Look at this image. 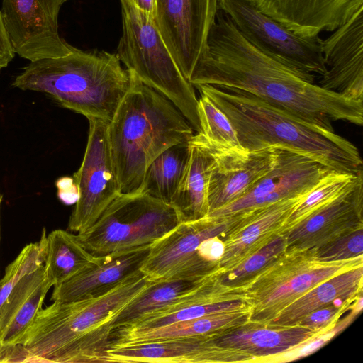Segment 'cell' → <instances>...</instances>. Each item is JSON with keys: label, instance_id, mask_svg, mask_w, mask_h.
Instances as JSON below:
<instances>
[{"label": "cell", "instance_id": "obj_1", "mask_svg": "<svg viewBox=\"0 0 363 363\" xmlns=\"http://www.w3.org/2000/svg\"><path fill=\"white\" fill-rule=\"evenodd\" d=\"M315 75L263 53L218 9L206 49L189 82L250 94L311 126L328 138L350 141L335 133L333 121L363 124V101L354 100L314 84Z\"/></svg>", "mask_w": 363, "mask_h": 363}, {"label": "cell", "instance_id": "obj_2", "mask_svg": "<svg viewBox=\"0 0 363 363\" xmlns=\"http://www.w3.org/2000/svg\"><path fill=\"white\" fill-rule=\"evenodd\" d=\"M152 281L139 271L106 293L41 308L0 363H101L118 313Z\"/></svg>", "mask_w": 363, "mask_h": 363}, {"label": "cell", "instance_id": "obj_3", "mask_svg": "<svg viewBox=\"0 0 363 363\" xmlns=\"http://www.w3.org/2000/svg\"><path fill=\"white\" fill-rule=\"evenodd\" d=\"M229 119L240 145L250 151L286 149L330 171L358 174L363 162L357 147L332 140L286 112L247 93L209 84L194 86Z\"/></svg>", "mask_w": 363, "mask_h": 363}, {"label": "cell", "instance_id": "obj_4", "mask_svg": "<svg viewBox=\"0 0 363 363\" xmlns=\"http://www.w3.org/2000/svg\"><path fill=\"white\" fill-rule=\"evenodd\" d=\"M130 72V89L108 123L111 157L121 194H125L142 193L146 169L154 159L194 135L170 100Z\"/></svg>", "mask_w": 363, "mask_h": 363}, {"label": "cell", "instance_id": "obj_5", "mask_svg": "<svg viewBox=\"0 0 363 363\" xmlns=\"http://www.w3.org/2000/svg\"><path fill=\"white\" fill-rule=\"evenodd\" d=\"M131 82L117 54L74 47L67 55L30 62L12 85L45 93L64 108L108 123Z\"/></svg>", "mask_w": 363, "mask_h": 363}, {"label": "cell", "instance_id": "obj_6", "mask_svg": "<svg viewBox=\"0 0 363 363\" xmlns=\"http://www.w3.org/2000/svg\"><path fill=\"white\" fill-rule=\"evenodd\" d=\"M123 34L117 55L143 84L170 100L194 130L201 132L194 86L173 59L152 17L131 0H119Z\"/></svg>", "mask_w": 363, "mask_h": 363}, {"label": "cell", "instance_id": "obj_7", "mask_svg": "<svg viewBox=\"0 0 363 363\" xmlns=\"http://www.w3.org/2000/svg\"><path fill=\"white\" fill-rule=\"evenodd\" d=\"M363 266V255L324 262L311 250L286 248L243 284L249 321L267 323L289 304L320 282Z\"/></svg>", "mask_w": 363, "mask_h": 363}, {"label": "cell", "instance_id": "obj_8", "mask_svg": "<svg viewBox=\"0 0 363 363\" xmlns=\"http://www.w3.org/2000/svg\"><path fill=\"white\" fill-rule=\"evenodd\" d=\"M182 221L172 204L144 192L120 194L77 236L92 255L104 257L150 245Z\"/></svg>", "mask_w": 363, "mask_h": 363}, {"label": "cell", "instance_id": "obj_9", "mask_svg": "<svg viewBox=\"0 0 363 363\" xmlns=\"http://www.w3.org/2000/svg\"><path fill=\"white\" fill-rule=\"evenodd\" d=\"M242 213L224 218L182 221L155 241L140 267L151 281L200 280L218 270V264L204 256L201 244L213 237H223L240 220Z\"/></svg>", "mask_w": 363, "mask_h": 363}, {"label": "cell", "instance_id": "obj_10", "mask_svg": "<svg viewBox=\"0 0 363 363\" xmlns=\"http://www.w3.org/2000/svg\"><path fill=\"white\" fill-rule=\"evenodd\" d=\"M218 9L257 49L293 68L323 76V40L303 36L261 11L248 0H218Z\"/></svg>", "mask_w": 363, "mask_h": 363}, {"label": "cell", "instance_id": "obj_11", "mask_svg": "<svg viewBox=\"0 0 363 363\" xmlns=\"http://www.w3.org/2000/svg\"><path fill=\"white\" fill-rule=\"evenodd\" d=\"M87 119L88 141L72 179L78 199L68 223V228L78 233L90 228L121 194L108 140V123L98 118Z\"/></svg>", "mask_w": 363, "mask_h": 363}, {"label": "cell", "instance_id": "obj_12", "mask_svg": "<svg viewBox=\"0 0 363 363\" xmlns=\"http://www.w3.org/2000/svg\"><path fill=\"white\" fill-rule=\"evenodd\" d=\"M218 10V0H155L154 23L188 81L206 49Z\"/></svg>", "mask_w": 363, "mask_h": 363}, {"label": "cell", "instance_id": "obj_13", "mask_svg": "<svg viewBox=\"0 0 363 363\" xmlns=\"http://www.w3.org/2000/svg\"><path fill=\"white\" fill-rule=\"evenodd\" d=\"M68 0H2L4 25L15 53L30 62L69 54L74 47L58 31V15Z\"/></svg>", "mask_w": 363, "mask_h": 363}, {"label": "cell", "instance_id": "obj_14", "mask_svg": "<svg viewBox=\"0 0 363 363\" xmlns=\"http://www.w3.org/2000/svg\"><path fill=\"white\" fill-rule=\"evenodd\" d=\"M329 171L304 156L279 148L274 167L245 194L207 216L224 218L306 194Z\"/></svg>", "mask_w": 363, "mask_h": 363}, {"label": "cell", "instance_id": "obj_15", "mask_svg": "<svg viewBox=\"0 0 363 363\" xmlns=\"http://www.w3.org/2000/svg\"><path fill=\"white\" fill-rule=\"evenodd\" d=\"M208 143L214 157L208 181V214L242 197L278 159V147L250 151Z\"/></svg>", "mask_w": 363, "mask_h": 363}, {"label": "cell", "instance_id": "obj_16", "mask_svg": "<svg viewBox=\"0 0 363 363\" xmlns=\"http://www.w3.org/2000/svg\"><path fill=\"white\" fill-rule=\"evenodd\" d=\"M363 5L322 41L326 67L319 86L363 101Z\"/></svg>", "mask_w": 363, "mask_h": 363}, {"label": "cell", "instance_id": "obj_17", "mask_svg": "<svg viewBox=\"0 0 363 363\" xmlns=\"http://www.w3.org/2000/svg\"><path fill=\"white\" fill-rule=\"evenodd\" d=\"M363 172L340 196L281 235L287 247L315 250L363 228Z\"/></svg>", "mask_w": 363, "mask_h": 363}, {"label": "cell", "instance_id": "obj_18", "mask_svg": "<svg viewBox=\"0 0 363 363\" xmlns=\"http://www.w3.org/2000/svg\"><path fill=\"white\" fill-rule=\"evenodd\" d=\"M320 332L298 325L274 327L247 321L208 335V337L229 354L232 362L260 363L264 358L296 347Z\"/></svg>", "mask_w": 363, "mask_h": 363}, {"label": "cell", "instance_id": "obj_19", "mask_svg": "<svg viewBox=\"0 0 363 363\" xmlns=\"http://www.w3.org/2000/svg\"><path fill=\"white\" fill-rule=\"evenodd\" d=\"M306 194L242 211L240 220L222 238L223 253L218 270L233 268L268 243L278 234L294 205Z\"/></svg>", "mask_w": 363, "mask_h": 363}, {"label": "cell", "instance_id": "obj_20", "mask_svg": "<svg viewBox=\"0 0 363 363\" xmlns=\"http://www.w3.org/2000/svg\"><path fill=\"white\" fill-rule=\"evenodd\" d=\"M150 246L102 257L99 263L55 286L51 300L74 301L106 293L140 271Z\"/></svg>", "mask_w": 363, "mask_h": 363}, {"label": "cell", "instance_id": "obj_21", "mask_svg": "<svg viewBox=\"0 0 363 363\" xmlns=\"http://www.w3.org/2000/svg\"><path fill=\"white\" fill-rule=\"evenodd\" d=\"M107 362L218 363L225 352L206 336L111 346Z\"/></svg>", "mask_w": 363, "mask_h": 363}, {"label": "cell", "instance_id": "obj_22", "mask_svg": "<svg viewBox=\"0 0 363 363\" xmlns=\"http://www.w3.org/2000/svg\"><path fill=\"white\" fill-rule=\"evenodd\" d=\"M189 150L186 168L171 202L182 221L208 216V181L214 162L211 148L201 133L189 141Z\"/></svg>", "mask_w": 363, "mask_h": 363}, {"label": "cell", "instance_id": "obj_23", "mask_svg": "<svg viewBox=\"0 0 363 363\" xmlns=\"http://www.w3.org/2000/svg\"><path fill=\"white\" fill-rule=\"evenodd\" d=\"M52 286L44 264L16 285L0 308V350L13 345L29 326Z\"/></svg>", "mask_w": 363, "mask_h": 363}, {"label": "cell", "instance_id": "obj_24", "mask_svg": "<svg viewBox=\"0 0 363 363\" xmlns=\"http://www.w3.org/2000/svg\"><path fill=\"white\" fill-rule=\"evenodd\" d=\"M363 266L335 275L315 286L265 323L291 327L311 312L337 301L357 298L362 294Z\"/></svg>", "mask_w": 363, "mask_h": 363}, {"label": "cell", "instance_id": "obj_25", "mask_svg": "<svg viewBox=\"0 0 363 363\" xmlns=\"http://www.w3.org/2000/svg\"><path fill=\"white\" fill-rule=\"evenodd\" d=\"M250 308L228 311L175 322L144 330L118 328L113 332L112 345L206 336L249 321Z\"/></svg>", "mask_w": 363, "mask_h": 363}, {"label": "cell", "instance_id": "obj_26", "mask_svg": "<svg viewBox=\"0 0 363 363\" xmlns=\"http://www.w3.org/2000/svg\"><path fill=\"white\" fill-rule=\"evenodd\" d=\"M101 259L89 252L77 235L57 229L46 236L44 267L53 286L99 263Z\"/></svg>", "mask_w": 363, "mask_h": 363}, {"label": "cell", "instance_id": "obj_27", "mask_svg": "<svg viewBox=\"0 0 363 363\" xmlns=\"http://www.w3.org/2000/svg\"><path fill=\"white\" fill-rule=\"evenodd\" d=\"M203 279L152 281L115 317L113 330L134 325L146 316L171 306L195 289Z\"/></svg>", "mask_w": 363, "mask_h": 363}, {"label": "cell", "instance_id": "obj_28", "mask_svg": "<svg viewBox=\"0 0 363 363\" xmlns=\"http://www.w3.org/2000/svg\"><path fill=\"white\" fill-rule=\"evenodd\" d=\"M189 142L161 152L146 169L142 192L171 204L189 158Z\"/></svg>", "mask_w": 363, "mask_h": 363}, {"label": "cell", "instance_id": "obj_29", "mask_svg": "<svg viewBox=\"0 0 363 363\" xmlns=\"http://www.w3.org/2000/svg\"><path fill=\"white\" fill-rule=\"evenodd\" d=\"M358 174L328 172L294 205L281 223L278 233H285L337 199L352 185Z\"/></svg>", "mask_w": 363, "mask_h": 363}, {"label": "cell", "instance_id": "obj_30", "mask_svg": "<svg viewBox=\"0 0 363 363\" xmlns=\"http://www.w3.org/2000/svg\"><path fill=\"white\" fill-rule=\"evenodd\" d=\"M286 247V238L281 234L278 233L268 243L233 268L224 272L218 270V276L220 281L226 285L242 286L272 260L284 252Z\"/></svg>", "mask_w": 363, "mask_h": 363}, {"label": "cell", "instance_id": "obj_31", "mask_svg": "<svg viewBox=\"0 0 363 363\" xmlns=\"http://www.w3.org/2000/svg\"><path fill=\"white\" fill-rule=\"evenodd\" d=\"M197 111L201 133L208 142L225 148L242 147L225 114L203 94L198 99Z\"/></svg>", "mask_w": 363, "mask_h": 363}, {"label": "cell", "instance_id": "obj_32", "mask_svg": "<svg viewBox=\"0 0 363 363\" xmlns=\"http://www.w3.org/2000/svg\"><path fill=\"white\" fill-rule=\"evenodd\" d=\"M46 236V230L44 228L40 240L26 245L5 269L4 275L0 280V308L20 280L44 264Z\"/></svg>", "mask_w": 363, "mask_h": 363}, {"label": "cell", "instance_id": "obj_33", "mask_svg": "<svg viewBox=\"0 0 363 363\" xmlns=\"http://www.w3.org/2000/svg\"><path fill=\"white\" fill-rule=\"evenodd\" d=\"M362 294L354 301L351 312L338 320L334 326L321 331L306 342L286 352L264 358L262 363L287 362L305 357L318 350L338 333L344 330L362 310Z\"/></svg>", "mask_w": 363, "mask_h": 363}, {"label": "cell", "instance_id": "obj_34", "mask_svg": "<svg viewBox=\"0 0 363 363\" xmlns=\"http://www.w3.org/2000/svg\"><path fill=\"white\" fill-rule=\"evenodd\" d=\"M315 257L324 262L345 260L363 255V228L356 229L317 249Z\"/></svg>", "mask_w": 363, "mask_h": 363}, {"label": "cell", "instance_id": "obj_35", "mask_svg": "<svg viewBox=\"0 0 363 363\" xmlns=\"http://www.w3.org/2000/svg\"><path fill=\"white\" fill-rule=\"evenodd\" d=\"M357 298L337 301L320 308L308 314L297 325L315 331H323L330 328L335 325L345 312L352 308Z\"/></svg>", "mask_w": 363, "mask_h": 363}, {"label": "cell", "instance_id": "obj_36", "mask_svg": "<svg viewBox=\"0 0 363 363\" xmlns=\"http://www.w3.org/2000/svg\"><path fill=\"white\" fill-rule=\"evenodd\" d=\"M15 52L6 31L0 11V72L13 59Z\"/></svg>", "mask_w": 363, "mask_h": 363}, {"label": "cell", "instance_id": "obj_37", "mask_svg": "<svg viewBox=\"0 0 363 363\" xmlns=\"http://www.w3.org/2000/svg\"><path fill=\"white\" fill-rule=\"evenodd\" d=\"M58 195L60 199L66 203H76L78 199V191L73 179L63 178L57 182Z\"/></svg>", "mask_w": 363, "mask_h": 363}, {"label": "cell", "instance_id": "obj_38", "mask_svg": "<svg viewBox=\"0 0 363 363\" xmlns=\"http://www.w3.org/2000/svg\"><path fill=\"white\" fill-rule=\"evenodd\" d=\"M140 10L152 18L155 12V0H131Z\"/></svg>", "mask_w": 363, "mask_h": 363}, {"label": "cell", "instance_id": "obj_39", "mask_svg": "<svg viewBox=\"0 0 363 363\" xmlns=\"http://www.w3.org/2000/svg\"><path fill=\"white\" fill-rule=\"evenodd\" d=\"M248 1H252V2H253L254 4H257V3H258L260 0H248Z\"/></svg>", "mask_w": 363, "mask_h": 363}]
</instances>
